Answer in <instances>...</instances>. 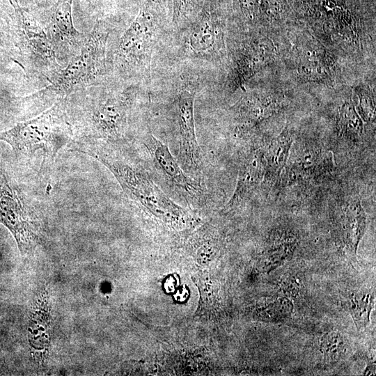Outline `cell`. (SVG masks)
<instances>
[{"label":"cell","instance_id":"ac0fdd59","mask_svg":"<svg viewBox=\"0 0 376 376\" xmlns=\"http://www.w3.org/2000/svg\"><path fill=\"white\" fill-rule=\"evenodd\" d=\"M366 227V214L360 201H350L344 210L343 228L347 241L355 252Z\"/></svg>","mask_w":376,"mask_h":376},{"label":"cell","instance_id":"ffe728a7","mask_svg":"<svg viewBox=\"0 0 376 376\" xmlns=\"http://www.w3.org/2000/svg\"><path fill=\"white\" fill-rule=\"evenodd\" d=\"M338 126L340 134L348 140L356 141L361 136L363 122L351 102H345L340 107Z\"/></svg>","mask_w":376,"mask_h":376},{"label":"cell","instance_id":"7402d4cb","mask_svg":"<svg viewBox=\"0 0 376 376\" xmlns=\"http://www.w3.org/2000/svg\"><path fill=\"white\" fill-rule=\"evenodd\" d=\"M374 302L373 294L353 295L350 300V311L358 329L365 328L368 325Z\"/></svg>","mask_w":376,"mask_h":376},{"label":"cell","instance_id":"ba28073f","mask_svg":"<svg viewBox=\"0 0 376 376\" xmlns=\"http://www.w3.org/2000/svg\"><path fill=\"white\" fill-rule=\"evenodd\" d=\"M72 0H58L41 22L59 63H68L80 50L85 36L75 26Z\"/></svg>","mask_w":376,"mask_h":376},{"label":"cell","instance_id":"4316f807","mask_svg":"<svg viewBox=\"0 0 376 376\" xmlns=\"http://www.w3.org/2000/svg\"><path fill=\"white\" fill-rule=\"evenodd\" d=\"M375 374V364H371L368 366L364 371V375H370Z\"/></svg>","mask_w":376,"mask_h":376},{"label":"cell","instance_id":"277c9868","mask_svg":"<svg viewBox=\"0 0 376 376\" xmlns=\"http://www.w3.org/2000/svg\"><path fill=\"white\" fill-rule=\"evenodd\" d=\"M108 36L109 31L105 26L97 21L91 31L85 36L79 52L49 79V84L37 95H54L58 100L100 84L107 70Z\"/></svg>","mask_w":376,"mask_h":376},{"label":"cell","instance_id":"d4e9b609","mask_svg":"<svg viewBox=\"0 0 376 376\" xmlns=\"http://www.w3.org/2000/svg\"><path fill=\"white\" fill-rule=\"evenodd\" d=\"M190 0H173V22L179 26L184 21L189 10Z\"/></svg>","mask_w":376,"mask_h":376},{"label":"cell","instance_id":"cb8c5ba5","mask_svg":"<svg viewBox=\"0 0 376 376\" xmlns=\"http://www.w3.org/2000/svg\"><path fill=\"white\" fill-rule=\"evenodd\" d=\"M359 104L357 109L359 116L365 122L373 123L375 120V104L373 96L363 88L358 90Z\"/></svg>","mask_w":376,"mask_h":376},{"label":"cell","instance_id":"3957f363","mask_svg":"<svg viewBox=\"0 0 376 376\" xmlns=\"http://www.w3.org/2000/svg\"><path fill=\"white\" fill-rule=\"evenodd\" d=\"M84 89L77 122L84 136L108 143L120 141L127 129L134 96L132 90L98 88L97 84Z\"/></svg>","mask_w":376,"mask_h":376},{"label":"cell","instance_id":"7c38bea8","mask_svg":"<svg viewBox=\"0 0 376 376\" xmlns=\"http://www.w3.org/2000/svg\"><path fill=\"white\" fill-rule=\"evenodd\" d=\"M265 173V151L258 148H252L246 153L240 164L237 185L225 205V210L237 207L247 201L263 181Z\"/></svg>","mask_w":376,"mask_h":376},{"label":"cell","instance_id":"4fadbf2b","mask_svg":"<svg viewBox=\"0 0 376 376\" xmlns=\"http://www.w3.org/2000/svg\"><path fill=\"white\" fill-rule=\"evenodd\" d=\"M220 30L209 11H203L191 26L186 38L188 53L200 58H210L217 49Z\"/></svg>","mask_w":376,"mask_h":376},{"label":"cell","instance_id":"484cf974","mask_svg":"<svg viewBox=\"0 0 376 376\" xmlns=\"http://www.w3.org/2000/svg\"><path fill=\"white\" fill-rule=\"evenodd\" d=\"M239 1L244 16L250 20H253L258 13L260 0H239Z\"/></svg>","mask_w":376,"mask_h":376},{"label":"cell","instance_id":"9a60e30c","mask_svg":"<svg viewBox=\"0 0 376 376\" xmlns=\"http://www.w3.org/2000/svg\"><path fill=\"white\" fill-rule=\"evenodd\" d=\"M293 134L288 128L273 139L265 151V173L263 181L273 185L279 181L281 173L288 163L293 144Z\"/></svg>","mask_w":376,"mask_h":376},{"label":"cell","instance_id":"603a6c76","mask_svg":"<svg viewBox=\"0 0 376 376\" xmlns=\"http://www.w3.org/2000/svg\"><path fill=\"white\" fill-rule=\"evenodd\" d=\"M343 347L341 336L336 332L328 333L320 340V350L324 357L334 359L340 354Z\"/></svg>","mask_w":376,"mask_h":376},{"label":"cell","instance_id":"83f0119b","mask_svg":"<svg viewBox=\"0 0 376 376\" xmlns=\"http://www.w3.org/2000/svg\"><path fill=\"white\" fill-rule=\"evenodd\" d=\"M6 36L3 30L0 29V50L5 47L6 45Z\"/></svg>","mask_w":376,"mask_h":376},{"label":"cell","instance_id":"44dd1931","mask_svg":"<svg viewBox=\"0 0 376 376\" xmlns=\"http://www.w3.org/2000/svg\"><path fill=\"white\" fill-rule=\"evenodd\" d=\"M293 304L284 297L266 300L257 310L258 315L269 321L281 320L290 316Z\"/></svg>","mask_w":376,"mask_h":376},{"label":"cell","instance_id":"8fae6325","mask_svg":"<svg viewBox=\"0 0 376 376\" xmlns=\"http://www.w3.org/2000/svg\"><path fill=\"white\" fill-rule=\"evenodd\" d=\"M334 170L333 153L315 145H306L294 150L288 166V178L292 181L318 180Z\"/></svg>","mask_w":376,"mask_h":376},{"label":"cell","instance_id":"f1b7e54d","mask_svg":"<svg viewBox=\"0 0 376 376\" xmlns=\"http://www.w3.org/2000/svg\"><path fill=\"white\" fill-rule=\"evenodd\" d=\"M37 2L40 3L44 5H47L49 7L54 5L58 0H36Z\"/></svg>","mask_w":376,"mask_h":376},{"label":"cell","instance_id":"e0dca14e","mask_svg":"<svg viewBox=\"0 0 376 376\" xmlns=\"http://www.w3.org/2000/svg\"><path fill=\"white\" fill-rule=\"evenodd\" d=\"M299 74L306 79L319 80L329 75L323 49L316 44L304 45L299 54Z\"/></svg>","mask_w":376,"mask_h":376},{"label":"cell","instance_id":"52a82bcc","mask_svg":"<svg viewBox=\"0 0 376 376\" xmlns=\"http://www.w3.org/2000/svg\"><path fill=\"white\" fill-rule=\"evenodd\" d=\"M30 210L19 190L3 175L0 180V221L12 233L22 253L31 249L36 237Z\"/></svg>","mask_w":376,"mask_h":376},{"label":"cell","instance_id":"5bb4252c","mask_svg":"<svg viewBox=\"0 0 376 376\" xmlns=\"http://www.w3.org/2000/svg\"><path fill=\"white\" fill-rule=\"evenodd\" d=\"M273 53V45L268 39H260L246 45L236 62L233 86H242L271 59Z\"/></svg>","mask_w":376,"mask_h":376},{"label":"cell","instance_id":"d6986e66","mask_svg":"<svg viewBox=\"0 0 376 376\" xmlns=\"http://www.w3.org/2000/svg\"><path fill=\"white\" fill-rule=\"evenodd\" d=\"M296 245L293 235L284 233L276 237L266 249L263 259L265 271L269 272L284 263L292 255Z\"/></svg>","mask_w":376,"mask_h":376},{"label":"cell","instance_id":"8992f818","mask_svg":"<svg viewBox=\"0 0 376 376\" xmlns=\"http://www.w3.org/2000/svg\"><path fill=\"white\" fill-rule=\"evenodd\" d=\"M146 146L153 164L166 182L188 205L199 206L205 198V191L198 180L182 169L171 153L168 146L152 134L148 136Z\"/></svg>","mask_w":376,"mask_h":376},{"label":"cell","instance_id":"6da1fadb","mask_svg":"<svg viewBox=\"0 0 376 376\" xmlns=\"http://www.w3.org/2000/svg\"><path fill=\"white\" fill-rule=\"evenodd\" d=\"M80 152L104 165L115 177L127 196L143 211L162 223L181 227L192 219L189 211L172 201L138 164L106 146H84Z\"/></svg>","mask_w":376,"mask_h":376},{"label":"cell","instance_id":"2e32d148","mask_svg":"<svg viewBox=\"0 0 376 376\" xmlns=\"http://www.w3.org/2000/svg\"><path fill=\"white\" fill-rule=\"evenodd\" d=\"M276 107V102L272 97L249 95L238 102L235 113L242 127H248L272 116Z\"/></svg>","mask_w":376,"mask_h":376},{"label":"cell","instance_id":"30bf717a","mask_svg":"<svg viewBox=\"0 0 376 376\" xmlns=\"http://www.w3.org/2000/svg\"><path fill=\"white\" fill-rule=\"evenodd\" d=\"M155 21L143 6L138 15L121 36L117 48L118 65L136 68L149 57L155 40Z\"/></svg>","mask_w":376,"mask_h":376},{"label":"cell","instance_id":"9c48e42d","mask_svg":"<svg viewBox=\"0 0 376 376\" xmlns=\"http://www.w3.org/2000/svg\"><path fill=\"white\" fill-rule=\"evenodd\" d=\"M195 89L183 88L177 99L178 162L192 175L199 176L203 170V155L195 129L194 104Z\"/></svg>","mask_w":376,"mask_h":376},{"label":"cell","instance_id":"5b68a950","mask_svg":"<svg viewBox=\"0 0 376 376\" xmlns=\"http://www.w3.org/2000/svg\"><path fill=\"white\" fill-rule=\"evenodd\" d=\"M15 11L14 40L29 64L48 80L61 68L41 22L19 4L9 0Z\"/></svg>","mask_w":376,"mask_h":376},{"label":"cell","instance_id":"7a4b0ae2","mask_svg":"<svg viewBox=\"0 0 376 376\" xmlns=\"http://www.w3.org/2000/svg\"><path fill=\"white\" fill-rule=\"evenodd\" d=\"M66 98L57 100L38 116L1 132L0 141L17 155L31 157L41 152L44 161L54 160L73 136Z\"/></svg>","mask_w":376,"mask_h":376}]
</instances>
